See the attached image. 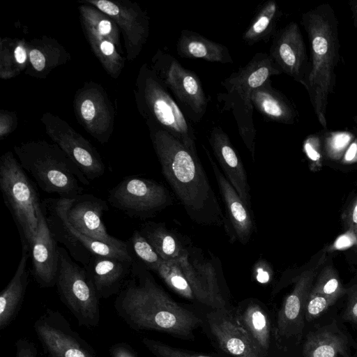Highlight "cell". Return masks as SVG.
<instances>
[{
    "mask_svg": "<svg viewBox=\"0 0 357 357\" xmlns=\"http://www.w3.org/2000/svg\"><path fill=\"white\" fill-rule=\"evenodd\" d=\"M114 306L121 319L135 331H156L192 341L196 329L202 326L201 314L174 300L136 261Z\"/></svg>",
    "mask_w": 357,
    "mask_h": 357,
    "instance_id": "obj_1",
    "label": "cell"
},
{
    "mask_svg": "<svg viewBox=\"0 0 357 357\" xmlns=\"http://www.w3.org/2000/svg\"><path fill=\"white\" fill-rule=\"evenodd\" d=\"M149 130L163 176L190 219L202 226L224 227L225 214L199 155L167 131Z\"/></svg>",
    "mask_w": 357,
    "mask_h": 357,
    "instance_id": "obj_2",
    "label": "cell"
},
{
    "mask_svg": "<svg viewBox=\"0 0 357 357\" xmlns=\"http://www.w3.org/2000/svg\"><path fill=\"white\" fill-rule=\"evenodd\" d=\"M301 24L307 35L310 51L304 87L319 123L326 128L328 98L334 92L335 70L340 60L338 20L331 4L324 3L303 13Z\"/></svg>",
    "mask_w": 357,
    "mask_h": 357,
    "instance_id": "obj_3",
    "label": "cell"
},
{
    "mask_svg": "<svg viewBox=\"0 0 357 357\" xmlns=\"http://www.w3.org/2000/svg\"><path fill=\"white\" fill-rule=\"evenodd\" d=\"M281 73L268 54L258 52L245 66L240 67L220 82L225 91L217 94V101L221 105L220 112L231 113L239 135L253 161L255 158L256 129L251 95L268 79Z\"/></svg>",
    "mask_w": 357,
    "mask_h": 357,
    "instance_id": "obj_4",
    "label": "cell"
},
{
    "mask_svg": "<svg viewBox=\"0 0 357 357\" xmlns=\"http://www.w3.org/2000/svg\"><path fill=\"white\" fill-rule=\"evenodd\" d=\"M13 150L22 168L47 193L73 198L82 194V185L90 184L78 167L55 143L29 141L14 146Z\"/></svg>",
    "mask_w": 357,
    "mask_h": 357,
    "instance_id": "obj_5",
    "label": "cell"
},
{
    "mask_svg": "<svg viewBox=\"0 0 357 357\" xmlns=\"http://www.w3.org/2000/svg\"><path fill=\"white\" fill-rule=\"evenodd\" d=\"M135 96L139 112L149 128L167 131L192 153L198 155L195 133L188 119L147 63H144L139 70Z\"/></svg>",
    "mask_w": 357,
    "mask_h": 357,
    "instance_id": "obj_6",
    "label": "cell"
},
{
    "mask_svg": "<svg viewBox=\"0 0 357 357\" xmlns=\"http://www.w3.org/2000/svg\"><path fill=\"white\" fill-rule=\"evenodd\" d=\"M0 188L5 204L15 220L22 249L29 252L38 229L37 190L12 151L0 158Z\"/></svg>",
    "mask_w": 357,
    "mask_h": 357,
    "instance_id": "obj_7",
    "label": "cell"
},
{
    "mask_svg": "<svg viewBox=\"0 0 357 357\" xmlns=\"http://www.w3.org/2000/svg\"><path fill=\"white\" fill-rule=\"evenodd\" d=\"M56 286L60 300L87 328L97 327L100 321L99 299L85 268L78 265L63 247H58Z\"/></svg>",
    "mask_w": 357,
    "mask_h": 357,
    "instance_id": "obj_8",
    "label": "cell"
},
{
    "mask_svg": "<svg viewBox=\"0 0 357 357\" xmlns=\"http://www.w3.org/2000/svg\"><path fill=\"white\" fill-rule=\"evenodd\" d=\"M150 67L174 97L187 118L199 123L208 102L199 76L183 66L167 50L158 49L151 60Z\"/></svg>",
    "mask_w": 357,
    "mask_h": 357,
    "instance_id": "obj_9",
    "label": "cell"
},
{
    "mask_svg": "<svg viewBox=\"0 0 357 357\" xmlns=\"http://www.w3.org/2000/svg\"><path fill=\"white\" fill-rule=\"evenodd\" d=\"M177 261L197 302L206 308L228 307L229 290L220 260L211 253L207 258L192 245L188 252Z\"/></svg>",
    "mask_w": 357,
    "mask_h": 357,
    "instance_id": "obj_10",
    "label": "cell"
},
{
    "mask_svg": "<svg viewBox=\"0 0 357 357\" xmlns=\"http://www.w3.org/2000/svg\"><path fill=\"white\" fill-rule=\"evenodd\" d=\"M79 2L82 30L91 49L107 73L117 79L125 66L119 29L108 15L98 8Z\"/></svg>",
    "mask_w": 357,
    "mask_h": 357,
    "instance_id": "obj_11",
    "label": "cell"
},
{
    "mask_svg": "<svg viewBox=\"0 0 357 357\" xmlns=\"http://www.w3.org/2000/svg\"><path fill=\"white\" fill-rule=\"evenodd\" d=\"M325 256L324 252L315 264L293 280L292 290L285 296L276 314L273 315L276 337L282 355L296 344L302 333L305 304L315 278L323 266Z\"/></svg>",
    "mask_w": 357,
    "mask_h": 357,
    "instance_id": "obj_12",
    "label": "cell"
},
{
    "mask_svg": "<svg viewBox=\"0 0 357 357\" xmlns=\"http://www.w3.org/2000/svg\"><path fill=\"white\" fill-rule=\"evenodd\" d=\"M108 202L129 216L147 218L172 205L173 199L162 183L140 176H130L109 191Z\"/></svg>",
    "mask_w": 357,
    "mask_h": 357,
    "instance_id": "obj_13",
    "label": "cell"
},
{
    "mask_svg": "<svg viewBox=\"0 0 357 357\" xmlns=\"http://www.w3.org/2000/svg\"><path fill=\"white\" fill-rule=\"evenodd\" d=\"M40 121L47 135L89 181L104 174L105 167L96 149L68 122L50 112L43 114Z\"/></svg>",
    "mask_w": 357,
    "mask_h": 357,
    "instance_id": "obj_14",
    "label": "cell"
},
{
    "mask_svg": "<svg viewBox=\"0 0 357 357\" xmlns=\"http://www.w3.org/2000/svg\"><path fill=\"white\" fill-rule=\"evenodd\" d=\"M33 328L48 357H98L59 311L47 309L36 320Z\"/></svg>",
    "mask_w": 357,
    "mask_h": 357,
    "instance_id": "obj_15",
    "label": "cell"
},
{
    "mask_svg": "<svg viewBox=\"0 0 357 357\" xmlns=\"http://www.w3.org/2000/svg\"><path fill=\"white\" fill-rule=\"evenodd\" d=\"M202 328L213 347L223 357H264L238 324L233 309L206 308Z\"/></svg>",
    "mask_w": 357,
    "mask_h": 357,
    "instance_id": "obj_16",
    "label": "cell"
},
{
    "mask_svg": "<svg viewBox=\"0 0 357 357\" xmlns=\"http://www.w3.org/2000/svg\"><path fill=\"white\" fill-rule=\"evenodd\" d=\"M73 107L77 121L86 132L102 144H106L113 132L114 111L102 86L85 83L75 95Z\"/></svg>",
    "mask_w": 357,
    "mask_h": 357,
    "instance_id": "obj_17",
    "label": "cell"
},
{
    "mask_svg": "<svg viewBox=\"0 0 357 357\" xmlns=\"http://www.w3.org/2000/svg\"><path fill=\"white\" fill-rule=\"evenodd\" d=\"M108 15L123 33L126 58L134 61L149 35V17L137 3L126 0H82Z\"/></svg>",
    "mask_w": 357,
    "mask_h": 357,
    "instance_id": "obj_18",
    "label": "cell"
},
{
    "mask_svg": "<svg viewBox=\"0 0 357 357\" xmlns=\"http://www.w3.org/2000/svg\"><path fill=\"white\" fill-rule=\"evenodd\" d=\"M233 310L238 324L261 356L284 357L276 337L273 314L261 301L245 298Z\"/></svg>",
    "mask_w": 357,
    "mask_h": 357,
    "instance_id": "obj_19",
    "label": "cell"
},
{
    "mask_svg": "<svg viewBox=\"0 0 357 357\" xmlns=\"http://www.w3.org/2000/svg\"><path fill=\"white\" fill-rule=\"evenodd\" d=\"M268 55L277 67L303 86L310 68V59L300 27L291 22L278 29L272 38Z\"/></svg>",
    "mask_w": 357,
    "mask_h": 357,
    "instance_id": "obj_20",
    "label": "cell"
},
{
    "mask_svg": "<svg viewBox=\"0 0 357 357\" xmlns=\"http://www.w3.org/2000/svg\"><path fill=\"white\" fill-rule=\"evenodd\" d=\"M211 165L225 208L224 229L229 241L249 243L256 226L250 210L228 181L204 145H202Z\"/></svg>",
    "mask_w": 357,
    "mask_h": 357,
    "instance_id": "obj_21",
    "label": "cell"
},
{
    "mask_svg": "<svg viewBox=\"0 0 357 357\" xmlns=\"http://www.w3.org/2000/svg\"><path fill=\"white\" fill-rule=\"evenodd\" d=\"M108 208L107 202L103 199L82 193L68 198L67 220L73 228L89 237L119 248L128 249L126 242L107 233L102 218Z\"/></svg>",
    "mask_w": 357,
    "mask_h": 357,
    "instance_id": "obj_22",
    "label": "cell"
},
{
    "mask_svg": "<svg viewBox=\"0 0 357 357\" xmlns=\"http://www.w3.org/2000/svg\"><path fill=\"white\" fill-rule=\"evenodd\" d=\"M208 142L222 173L244 204L251 209L250 186L243 163L227 134L216 126L211 131Z\"/></svg>",
    "mask_w": 357,
    "mask_h": 357,
    "instance_id": "obj_23",
    "label": "cell"
},
{
    "mask_svg": "<svg viewBox=\"0 0 357 357\" xmlns=\"http://www.w3.org/2000/svg\"><path fill=\"white\" fill-rule=\"evenodd\" d=\"M37 216L38 229L30 251L32 272L40 287H53L56 280L59 246L48 228L40 206L37 208Z\"/></svg>",
    "mask_w": 357,
    "mask_h": 357,
    "instance_id": "obj_24",
    "label": "cell"
},
{
    "mask_svg": "<svg viewBox=\"0 0 357 357\" xmlns=\"http://www.w3.org/2000/svg\"><path fill=\"white\" fill-rule=\"evenodd\" d=\"M134 261L92 255L85 268L100 298L117 295L129 279Z\"/></svg>",
    "mask_w": 357,
    "mask_h": 357,
    "instance_id": "obj_25",
    "label": "cell"
},
{
    "mask_svg": "<svg viewBox=\"0 0 357 357\" xmlns=\"http://www.w3.org/2000/svg\"><path fill=\"white\" fill-rule=\"evenodd\" d=\"M67 199L62 197L45 199L40 202L41 209L54 238L63 244L70 257L84 267L92 255L70 229L66 218Z\"/></svg>",
    "mask_w": 357,
    "mask_h": 357,
    "instance_id": "obj_26",
    "label": "cell"
},
{
    "mask_svg": "<svg viewBox=\"0 0 357 357\" xmlns=\"http://www.w3.org/2000/svg\"><path fill=\"white\" fill-rule=\"evenodd\" d=\"M251 101L253 108L266 121L291 125L298 119L294 104L272 86L271 78L252 91Z\"/></svg>",
    "mask_w": 357,
    "mask_h": 357,
    "instance_id": "obj_27",
    "label": "cell"
},
{
    "mask_svg": "<svg viewBox=\"0 0 357 357\" xmlns=\"http://www.w3.org/2000/svg\"><path fill=\"white\" fill-rule=\"evenodd\" d=\"M69 53L55 39L42 36L29 42L26 75L45 78L52 69L68 62Z\"/></svg>",
    "mask_w": 357,
    "mask_h": 357,
    "instance_id": "obj_28",
    "label": "cell"
},
{
    "mask_svg": "<svg viewBox=\"0 0 357 357\" xmlns=\"http://www.w3.org/2000/svg\"><path fill=\"white\" fill-rule=\"evenodd\" d=\"M176 53L181 58L199 59L208 62L231 63L229 49L193 31L183 29L176 42Z\"/></svg>",
    "mask_w": 357,
    "mask_h": 357,
    "instance_id": "obj_29",
    "label": "cell"
},
{
    "mask_svg": "<svg viewBox=\"0 0 357 357\" xmlns=\"http://www.w3.org/2000/svg\"><path fill=\"white\" fill-rule=\"evenodd\" d=\"M30 252L22 249V257L15 273L0 294V329L8 327L16 318L24 301L29 284L26 269Z\"/></svg>",
    "mask_w": 357,
    "mask_h": 357,
    "instance_id": "obj_30",
    "label": "cell"
},
{
    "mask_svg": "<svg viewBox=\"0 0 357 357\" xmlns=\"http://www.w3.org/2000/svg\"><path fill=\"white\" fill-rule=\"evenodd\" d=\"M139 231L165 261L179 260L188 252L192 245L162 222H146L142 225Z\"/></svg>",
    "mask_w": 357,
    "mask_h": 357,
    "instance_id": "obj_31",
    "label": "cell"
},
{
    "mask_svg": "<svg viewBox=\"0 0 357 357\" xmlns=\"http://www.w3.org/2000/svg\"><path fill=\"white\" fill-rule=\"evenodd\" d=\"M282 12L275 0H267L259 5L249 25L244 31L242 40L249 46L259 42L268 43L278 30Z\"/></svg>",
    "mask_w": 357,
    "mask_h": 357,
    "instance_id": "obj_32",
    "label": "cell"
},
{
    "mask_svg": "<svg viewBox=\"0 0 357 357\" xmlns=\"http://www.w3.org/2000/svg\"><path fill=\"white\" fill-rule=\"evenodd\" d=\"M347 351L345 337L335 330L322 328L308 334L303 357H340Z\"/></svg>",
    "mask_w": 357,
    "mask_h": 357,
    "instance_id": "obj_33",
    "label": "cell"
},
{
    "mask_svg": "<svg viewBox=\"0 0 357 357\" xmlns=\"http://www.w3.org/2000/svg\"><path fill=\"white\" fill-rule=\"evenodd\" d=\"M29 65V42L24 39L2 38L0 41V77L14 78Z\"/></svg>",
    "mask_w": 357,
    "mask_h": 357,
    "instance_id": "obj_34",
    "label": "cell"
},
{
    "mask_svg": "<svg viewBox=\"0 0 357 357\" xmlns=\"http://www.w3.org/2000/svg\"><path fill=\"white\" fill-rule=\"evenodd\" d=\"M155 273L174 293L190 302L197 303L193 291L177 261L162 260Z\"/></svg>",
    "mask_w": 357,
    "mask_h": 357,
    "instance_id": "obj_35",
    "label": "cell"
},
{
    "mask_svg": "<svg viewBox=\"0 0 357 357\" xmlns=\"http://www.w3.org/2000/svg\"><path fill=\"white\" fill-rule=\"evenodd\" d=\"M346 291L336 270L331 264L323 265L310 290L311 293L326 296L335 301L342 297Z\"/></svg>",
    "mask_w": 357,
    "mask_h": 357,
    "instance_id": "obj_36",
    "label": "cell"
},
{
    "mask_svg": "<svg viewBox=\"0 0 357 357\" xmlns=\"http://www.w3.org/2000/svg\"><path fill=\"white\" fill-rule=\"evenodd\" d=\"M128 246L132 256L134 255L149 271L155 273L162 261L155 249L139 231L135 230L132 233L130 245L128 243Z\"/></svg>",
    "mask_w": 357,
    "mask_h": 357,
    "instance_id": "obj_37",
    "label": "cell"
},
{
    "mask_svg": "<svg viewBox=\"0 0 357 357\" xmlns=\"http://www.w3.org/2000/svg\"><path fill=\"white\" fill-rule=\"evenodd\" d=\"M142 342L155 357H213L167 344L161 341L143 337Z\"/></svg>",
    "mask_w": 357,
    "mask_h": 357,
    "instance_id": "obj_38",
    "label": "cell"
},
{
    "mask_svg": "<svg viewBox=\"0 0 357 357\" xmlns=\"http://www.w3.org/2000/svg\"><path fill=\"white\" fill-rule=\"evenodd\" d=\"M321 137L326 155L333 159H337L341 156L353 138L352 134L348 132H328Z\"/></svg>",
    "mask_w": 357,
    "mask_h": 357,
    "instance_id": "obj_39",
    "label": "cell"
},
{
    "mask_svg": "<svg viewBox=\"0 0 357 357\" xmlns=\"http://www.w3.org/2000/svg\"><path fill=\"white\" fill-rule=\"evenodd\" d=\"M335 302L331 298L310 291L305 304V319L308 321L313 320Z\"/></svg>",
    "mask_w": 357,
    "mask_h": 357,
    "instance_id": "obj_40",
    "label": "cell"
},
{
    "mask_svg": "<svg viewBox=\"0 0 357 357\" xmlns=\"http://www.w3.org/2000/svg\"><path fill=\"white\" fill-rule=\"evenodd\" d=\"M344 228L357 238V195L342 214Z\"/></svg>",
    "mask_w": 357,
    "mask_h": 357,
    "instance_id": "obj_41",
    "label": "cell"
},
{
    "mask_svg": "<svg viewBox=\"0 0 357 357\" xmlns=\"http://www.w3.org/2000/svg\"><path fill=\"white\" fill-rule=\"evenodd\" d=\"M17 125V115L14 112L0 110V137L3 139L10 134Z\"/></svg>",
    "mask_w": 357,
    "mask_h": 357,
    "instance_id": "obj_42",
    "label": "cell"
},
{
    "mask_svg": "<svg viewBox=\"0 0 357 357\" xmlns=\"http://www.w3.org/2000/svg\"><path fill=\"white\" fill-rule=\"evenodd\" d=\"M303 148L310 160L319 162L321 159V138L319 135H309L304 142Z\"/></svg>",
    "mask_w": 357,
    "mask_h": 357,
    "instance_id": "obj_43",
    "label": "cell"
},
{
    "mask_svg": "<svg viewBox=\"0 0 357 357\" xmlns=\"http://www.w3.org/2000/svg\"><path fill=\"white\" fill-rule=\"evenodd\" d=\"M15 357H38L36 344L26 337L15 342Z\"/></svg>",
    "mask_w": 357,
    "mask_h": 357,
    "instance_id": "obj_44",
    "label": "cell"
},
{
    "mask_svg": "<svg viewBox=\"0 0 357 357\" xmlns=\"http://www.w3.org/2000/svg\"><path fill=\"white\" fill-rule=\"evenodd\" d=\"M344 317L345 319L357 322V287L351 289Z\"/></svg>",
    "mask_w": 357,
    "mask_h": 357,
    "instance_id": "obj_45",
    "label": "cell"
},
{
    "mask_svg": "<svg viewBox=\"0 0 357 357\" xmlns=\"http://www.w3.org/2000/svg\"><path fill=\"white\" fill-rule=\"evenodd\" d=\"M111 357H138L132 347L125 342L112 344L109 349Z\"/></svg>",
    "mask_w": 357,
    "mask_h": 357,
    "instance_id": "obj_46",
    "label": "cell"
},
{
    "mask_svg": "<svg viewBox=\"0 0 357 357\" xmlns=\"http://www.w3.org/2000/svg\"><path fill=\"white\" fill-rule=\"evenodd\" d=\"M271 268L266 260H259L254 266L255 275L260 282H268L271 275Z\"/></svg>",
    "mask_w": 357,
    "mask_h": 357,
    "instance_id": "obj_47",
    "label": "cell"
},
{
    "mask_svg": "<svg viewBox=\"0 0 357 357\" xmlns=\"http://www.w3.org/2000/svg\"><path fill=\"white\" fill-rule=\"evenodd\" d=\"M357 156V139H355L349 146L344 155V160L351 162L356 160Z\"/></svg>",
    "mask_w": 357,
    "mask_h": 357,
    "instance_id": "obj_48",
    "label": "cell"
},
{
    "mask_svg": "<svg viewBox=\"0 0 357 357\" xmlns=\"http://www.w3.org/2000/svg\"><path fill=\"white\" fill-rule=\"evenodd\" d=\"M349 6L352 13V18L354 20V25L357 33V0H350L349 2Z\"/></svg>",
    "mask_w": 357,
    "mask_h": 357,
    "instance_id": "obj_49",
    "label": "cell"
}]
</instances>
